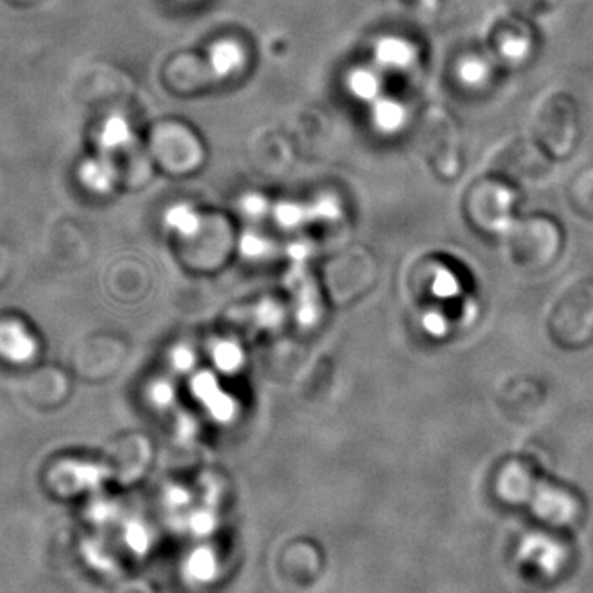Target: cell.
Listing matches in <instances>:
<instances>
[{"label": "cell", "instance_id": "6da1fadb", "mask_svg": "<svg viewBox=\"0 0 593 593\" xmlns=\"http://www.w3.org/2000/svg\"><path fill=\"white\" fill-rule=\"evenodd\" d=\"M531 137L554 161H564L574 154L581 139V109L567 89L544 91L531 111Z\"/></svg>", "mask_w": 593, "mask_h": 593}, {"label": "cell", "instance_id": "7a4b0ae2", "mask_svg": "<svg viewBox=\"0 0 593 593\" xmlns=\"http://www.w3.org/2000/svg\"><path fill=\"white\" fill-rule=\"evenodd\" d=\"M505 236L509 257L527 274H541L553 268L564 241L558 224L547 216L515 220Z\"/></svg>", "mask_w": 593, "mask_h": 593}, {"label": "cell", "instance_id": "3957f363", "mask_svg": "<svg viewBox=\"0 0 593 593\" xmlns=\"http://www.w3.org/2000/svg\"><path fill=\"white\" fill-rule=\"evenodd\" d=\"M547 333L564 350H582L593 341V281L572 282L547 317Z\"/></svg>", "mask_w": 593, "mask_h": 593}, {"label": "cell", "instance_id": "277c9868", "mask_svg": "<svg viewBox=\"0 0 593 593\" xmlns=\"http://www.w3.org/2000/svg\"><path fill=\"white\" fill-rule=\"evenodd\" d=\"M554 158L533 137H509L493 148L489 174L518 186L546 185L554 175Z\"/></svg>", "mask_w": 593, "mask_h": 593}, {"label": "cell", "instance_id": "5b68a950", "mask_svg": "<svg viewBox=\"0 0 593 593\" xmlns=\"http://www.w3.org/2000/svg\"><path fill=\"white\" fill-rule=\"evenodd\" d=\"M518 188L489 175L468 186L464 213L472 227L485 234H505L515 222Z\"/></svg>", "mask_w": 593, "mask_h": 593}, {"label": "cell", "instance_id": "8992f818", "mask_svg": "<svg viewBox=\"0 0 593 593\" xmlns=\"http://www.w3.org/2000/svg\"><path fill=\"white\" fill-rule=\"evenodd\" d=\"M427 157L444 181H455L464 171L460 130L450 113L437 108L427 117Z\"/></svg>", "mask_w": 593, "mask_h": 593}, {"label": "cell", "instance_id": "52a82bcc", "mask_svg": "<svg viewBox=\"0 0 593 593\" xmlns=\"http://www.w3.org/2000/svg\"><path fill=\"white\" fill-rule=\"evenodd\" d=\"M519 561L543 577H556L567 564L564 544L546 534H531L524 537L518 551Z\"/></svg>", "mask_w": 593, "mask_h": 593}, {"label": "cell", "instance_id": "ba28073f", "mask_svg": "<svg viewBox=\"0 0 593 593\" xmlns=\"http://www.w3.org/2000/svg\"><path fill=\"white\" fill-rule=\"evenodd\" d=\"M492 45L505 64L521 65L533 54L534 38L521 19L502 20L493 27Z\"/></svg>", "mask_w": 593, "mask_h": 593}, {"label": "cell", "instance_id": "9c48e42d", "mask_svg": "<svg viewBox=\"0 0 593 593\" xmlns=\"http://www.w3.org/2000/svg\"><path fill=\"white\" fill-rule=\"evenodd\" d=\"M531 506H533L536 516L541 519L553 524H571L577 518L579 503L574 496L567 492L551 486H541L533 492L531 496Z\"/></svg>", "mask_w": 593, "mask_h": 593}, {"label": "cell", "instance_id": "30bf717a", "mask_svg": "<svg viewBox=\"0 0 593 593\" xmlns=\"http://www.w3.org/2000/svg\"><path fill=\"white\" fill-rule=\"evenodd\" d=\"M565 200L572 212L593 223V165L582 168L568 182Z\"/></svg>", "mask_w": 593, "mask_h": 593}, {"label": "cell", "instance_id": "8fae6325", "mask_svg": "<svg viewBox=\"0 0 593 593\" xmlns=\"http://www.w3.org/2000/svg\"><path fill=\"white\" fill-rule=\"evenodd\" d=\"M417 51L405 38H381L375 48V58L379 67L386 70H408L416 61Z\"/></svg>", "mask_w": 593, "mask_h": 593}, {"label": "cell", "instance_id": "7c38bea8", "mask_svg": "<svg viewBox=\"0 0 593 593\" xmlns=\"http://www.w3.org/2000/svg\"><path fill=\"white\" fill-rule=\"evenodd\" d=\"M338 216V206L333 200H320L313 206H300L294 203H281L275 208V220L285 227L299 226L310 220L334 218Z\"/></svg>", "mask_w": 593, "mask_h": 593}, {"label": "cell", "instance_id": "4fadbf2b", "mask_svg": "<svg viewBox=\"0 0 593 593\" xmlns=\"http://www.w3.org/2000/svg\"><path fill=\"white\" fill-rule=\"evenodd\" d=\"M536 489L533 475L523 465H508L498 480V493L506 503L521 505L531 499Z\"/></svg>", "mask_w": 593, "mask_h": 593}, {"label": "cell", "instance_id": "5bb4252c", "mask_svg": "<svg viewBox=\"0 0 593 593\" xmlns=\"http://www.w3.org/2000/svg\"><path fill=\"white\" fill-rule=\"evenodd\" d=\"M36 353V341L20 323H0V354L7 360L27 361Z\"/></svg>", "mask_w": 593, "mask_h": 593}, {"label": "cell", "instance_id": "9a60e30c", "mask_svg": "<svg viewBox=\"0 0 593 593\" xmlns=\"http://www.w3.org/2000/svg\"><path fill=\"white\" fill-rule=\"evenodd\" d=\"M282 572L296 584H310L322 572L319 553L310 547H296L291 550L282 562Z\"/></svg>", "mask_w": 593, "mask_h": 593}, {"label": "cell", "instance_id": "2e32d148", "mask_svg": "<svg viewBox=\"0 0 593 593\" xmlns=\"http://www.w3.org/2000/svg\"><path fill=\"white\" fill-rule=\"evenodd\" d=\"M193 391H195L196 398L205 402L206 408L210 409L215 419L226 422L233 417V401L222 392V389L218 388V382L208 372H202V375L196 376L195 381H193Z\"/></svg>", "mask_w": 593, "mask_h": 593}, {"label": "cell", "instance_id": "e0dca14e", "mask_svg": "<svg viewBox=\"0 0 593 593\" xmlns=\"http://www.w3.org/2000/svg\"><path fill=\"white\" fill-rule=\"evenodd\" d=\"M371 116L375 126L385 134L398 133L406 123L405 106L389 98L372 101Z\"/></svg>", "mask_w": 593, "mask_h": 593}, {"label": "cell", "instance_id": "ac0fdd59", "mask_svg": "<svg viewBox=\"0 0 593 593\" xmlns=\"http://www.w3.org/2000/svg\"><path fill=\"white\" fill-rule=\"evenodd\" d=\"M244 61V54L240 45L231 40L216 41L210 50V65L213 74L220 78H226L241 68Z\"/></svg>", "mask_w": 593, "mask_h": 593}, {"label": "cell", "instance_id": "d6986e66", "mask_svg": "<svg viewBox=\"0 0 593 593\" xmlns=\"http://www.w3.org/2000/svg\"><path fill=\"white\" fill-rule=\"evenodd\" d=\"M347 85L351 95L360 101H376L379 98V91H381L379 76L368 68H358V70L351 71Z\"/></svg>", "mask_w": 593, "mask_h": 593}, {"label": "cell", "instance_id": "ffe728a7", "mask_svg": "<svg viewBox=\"0 0 593 593\" xmlns=\"http://www.w3.org/2000/svg\"><path fill=\"white\" fill-rule=\"evenodd\" d=\"M129 140V123H127L126 117L114 114L103 126L101 134H99V144L106 150H114V148L126 146Z\"/></svg>", "mask_w": 593, "mask_h": 593}, {"label": "cell", "instance_id": "44dd1931", "mask_svg": "<svg viewBox=\"0 0 593 593\" xmlns=\"http://www.w3.org/2000/svg\"><path fill=\"white\" fill-rule=\"evenodd\" d=\"M82 182L96 192H108L113 186L116 172L108 162L91 161L81 171Z\"/></svg>", "mask_w": 593, "mask_h": 593}, {"label": "cell", "instance_id": "7402d4cb", "mask_svg": "<svg viewBox=\"0 0 593 593\" xmlns=\"http://www.w3.org/2000/svg\"><path fill=\"white\" fill-rule=\"evenodd\" d=\"M167 224L181 231L182 234L189 236V234H195L196 230H198L200 220L193 210H189L188 206L181 205L175 206V208H172L167 213Z\"/></svg>", "mask_w": 593, "mask_h": 593}, {"label": "cell", "instance_id": "603a6c76", "mask_svg": "<svg viewBox=\"0 0 593 593\" xmlns=\"http://www.w3.org/2000/svg\"><path fill=\"white\" fill-rule=\"evenodd\" d=\"M488 67L489 65L482 58H467V60L461 61L458 75L465 85L480 86L489 78Z\"/></svg>", "mask_w": 593, "mask_h": 593}, {"label": "cell", "instance_id": "cb8c5ba5", "mask_svg": "<svg viewBox=\"0 0 593 593\" xmlns=\"http://www.w3.org/2000/svg\"><path fill=\"white\" fill-rule=\"evenodd\" d=\"M215 361L220 370L233 372L243 363V353H241L237 344L231 343V341H223V343L216 344Z\"/></svg>", "mask_w": 593, "mask_h": 593}, {"label": "cell", "instance_id": "d4e9b609", "mask_svg": "<svg viewBox=\"0 0 593 593\" xmlns=\"http://www.w3.org/2000/svg\"><path fill=\"white\" fill-rule=\"evenodd\" d=\"M558 0H509L513 9L521 16H544L557 6Z\"/></svg>", "mask_w": 593, "mask_h": 593}, {"label": "cell", "instance_id": "484cf974", "mask_svg": "<svg viewBox=\"0 0 593 593\" xmlns=\"http://www.w3.org/2000/svg\"><path fill=\"white\" fill-rule=\"evenodd\" d=\"M458 292V281L451 272L440 271L434 281V294L454 296Z\"/></svg>", "mask_w": 593, "mask_h": 593}, {"label": "cell", "instance_id": "4316f807", "mask_svg": "<svg viewBox=\"0 0 593 593\" xmlns=\"http://www.w3.org/2000/svg\"><path fill=\"white\" fill-rule=\"evenodd\" d=\"M113 593H157L154 591L148 582L143 579H129V581L120 582Z\"/></svg>", "mask_w": 593, "mask_h": 593}, {"label": "cell", "instance_id": "83f0119b", "mask_svg": "<svg viewBox=\"0 0 593 593\" xmlns=\"http://www.w3.org/2000/svg\"><path fill=\"white\" fill-rule=\"evenodd\" d=\"M241 206H243L244 213H247V215L261 216L268 210V202L261 195H246L241 202Z\"/></svg>", "mask_w": 593, "mask_h": 593}, {"label": "cell", "instance_id": "f1b7e54d", "mask_svg": "<svg viewBox=\"0 0 593 593\" xmlns=\"http://www.w3.org/2000/svg\"><path fill=\"white\" fill-rule=\"evenodd\" d=\"M265 246H268L265 241L261 240L256 234H247V236H244L243 243H241V247H243L247 256H260V254L264 253Z\"/></svg>", "mask_w": 593, "mask_h": 593}, {"label": "cell", "instance_id": "f546056e", "mask_svg": "<svg viewBox=\"0 0 593 593\" xmlns=\"http://www.w3.org/2000/svg\"><path fill=\"white\" fill-rule=\"evenodd\" d=\"M424 325H426L427 332L434 334V337H443L447 333V322H445L444 315L440 313H429L424 319Z\"/></svg>", "mask_w": 593, "mask_h": 593}, {"label": "cell", "instance_id": "4dcf8cb0", "mask_svg": "<svg viewBox=\"0 0 593 593\" xmlns=\"http://www.w3.org/2000/svg\"><path fill=\"white\" fill-rule=\"evenodd\" d=\"M152 398L158 405H167L174 398V389L167 385V382H158L154 389H152Z\"/></svg>", "mask_w": 593, "mask_h": 593}, {"label": "cell", "instance_id": "1f68e13d", "mask_svg": "<svg viewBox=\"0 0 593 593\" xmlns=\"http://www.w3.org/2000/svg\"><path fill=\"white\" fill-rule=\"evenodd\" d=\"M174 363L178 370L186 371L193 364V354L185 348H181V350L175 351Z\"/></svg>", "mask_w": 593, "mask_h": 593}, {"label": "cell", "instance_id": "d6a6232c", "mask_svg": "<svg viewBox=\"0 0 593 593\" xmlns=\"http://www.w3.org/2000/svg\"><path fill=\"white\" fill-rule=\"evenodd\" d=\"M420 2H422L424 6L427 7V9H436L437 3H439V0H420Z\"/></svg>", "mask_w": 593, "mask_h": 593}]
</instances>
